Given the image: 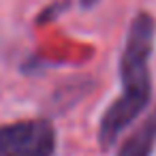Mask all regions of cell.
<instances>
[{"mask_svg":"<svg viewBox=\"0 0 156 156\" xmlns=\"http://www.w3.org/2000/svg\"><path fill=\"white\" fill-rule=\"evenodd\" d=\"M56 128L47 118L17 120L0 126V156H54Z\"/></svg>","mask_w":156,"mask_h":156,"instance_id":"7a4b0ae2","label":"cell"},{"mask_svg":"<svg viewBox=\"0 0 156 156\" xmlns=\"http://www.w3.org/2000/svg\"><path fill=\"white\" fill-rule=\"evenodd\" d=\"M96 2H98V0H79V5H81L83 9H92Z\"/></svg>","mask_w":156,"mask_h":156,"instance_id":"277c9868","label":"cell"},{"mask_svg":"<svg viewBox=\"0 0 156 156\" xmlns=\"http://www.w3.org/2000/svg\"><path fill=\"white\" fill-rule=\"evenodd\" d=\"M156 20L147 11H139L126 32V43L120 56V96L105 109L98 124L101 150H111L118 137L147 109L152 101L150 58L154 54Z\"/></svg>","mask_w":156,"mask_h":156,"instance_id":"6da1fadb","label":"cell"},{"mask_svg":"<svg viewBox=\"0 0 156 156\" xmlns=\"http://www.w3.org/2000/svg\"><path fill=\"white\" fill-rule=\"evenodd\" d=\"M154 147H156V111L147 115L135 128V133H130V137L120 145L118 156H152Z\"/></svg>","mask_w":156,"mask_h":156,"instance_id":"3957f363","label":"cell"}]
</instances>
